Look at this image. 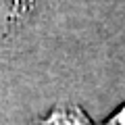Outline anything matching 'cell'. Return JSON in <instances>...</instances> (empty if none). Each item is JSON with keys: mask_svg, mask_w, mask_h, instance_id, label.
<instances>
[{"mask_svg": "<svg viewBox=\"0 0 125 125\" xmlns=\"http://www.w3.org/2000/svg\"><path fill=\"white\" fill-rule=\"evenodd\" d=\"M40 125H92V123L81 108L67 106V108H52Z\"/></svg>", "mask_w": 125, "mask_h": 125, "instance_id": "1", "label": "cell"}, {"mask_svg": "<svg viewBox=\"0 0 125 125\" xmlns=\"http://www.w3.org/2000/svg\"><path fill=\"white\" fill-rule=\"evenodd\" d=\"M104 125H125V106H121Z\"/></svg>", "mask_w": 125, "mask_h": 125, "instance_id": "3", "label": "cell"}, {"mask_svg": "<svg viewBox=\"0 0 125 125\" xmlns=\"http://www.w3.org/2000/svg\"><path fill=\"white\" fill-rule=\"evenodd\" d=\"M19 19V0H0V40Z\"/></svg>", "mask_w": 125, "mask_h": 125, "instance_id": "2", "label": "cell"}]
</instances>
